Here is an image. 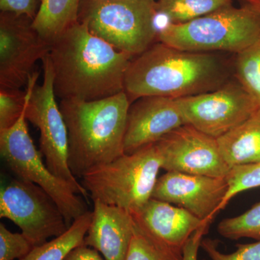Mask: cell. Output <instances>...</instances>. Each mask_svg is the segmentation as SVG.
Here are the masks:
<instances>
[{
    "instance_id": "obj_22",
    "label": "cell",
    "mask_w": 260,
    "mask_h": 260,
    "mask_svg": "<svg viewBox=\"0 0 260 260\" xmlns=\"http://www.w3.org/2000/svg\"><path fill=\"white\" fill-rule=\"evenodd\" d=\"M40 73L34 71L29 77L25 91L20 89L0 88V130L12 127L25 110L29 95L37 85Z\"/></svg>"
},
{
    "instance_id": "obj_9",
    "label": "cell",
    "mask_w": 260,
    "mask_h": 260,
    "mask_svg": "<svg viewBox=\"0 0 260 260\" xmlns=\"http://www.w3.org/2000/svg\"><path fill=\"white\" fill-rule=\"evenodd\" d=\"M0 218L21 229L35 246L62 235L69 229L64 215L50 195L40 186L14 179L0 191Z\"/></svg>"
},
{
    "instance_id": "obj_10",
    "label": "cell",
    "mask_w": 260,
    "mask_h": 260,
    "mask_svg": "<svg viewBox=\"0 0 260 260\" xmlns=\"http://www.w3.org/2000/svg\"><path fill=\"white\" fill-rule=\"evenodd\" d=\"M176 102L186 124L216 139L260 109L238 80Z\"/></svg>"
},
{
    "instance_id": "obj_19",
    "label": "cell",
    "mask_w": 260,
    "mask_h": 260,
    "mask_svg": "<svg viewBox=\"0 0 260 260\" xmlns=\"http://www.w3.org/2000/svg\"><path fill=\"white\" fill-rule=\"evenodd\" d=\"M92 215V211L88 210L76 219L62 235L35 246L28 254L19 260H64L73 249L84 244Z\"/></svg>"
},
{
    "instance_id": "obj_15",
    "label": "cell",
    "mask_w": 260,
    "mask_h": 260,
    "mask_svg": "<svg viewBox=\"0 0 260 260\" xmlns=\"http://www.w3.org/2000/svg\"><path fill=\"white\" fill-rule=\"evenodd\" d=\"M186 124L176 99L145 96L130 104L124 139V153L131 154L155 144Z\"/></svg>"
},
{
    "instance_id": "obj_24",
    "label": "cell",
    "mask_w": 260,
    "mask_h": 260,
    "mask_svg": "<svg viewBox=\"0 0 260 260\" xmlns=\"http://www.w3.org/2000/svg\"><path fill=\"white\" fill-rule=\"evenodd\" d=\"M225 179L229 190L224 198L221 210L239 193L260 186V162L233 167Z\"/></svg>"
},
{
    "instance_id": "obj_27",
    "label": "cell",
    "mask_w": 260,
    "mask_h": 260,
    "mask_svg": "<svg viewBox=\"0 0 260 260\" xmlns=\"http://www.w3.org/2000/svg\"><path fill=\"white\" fill-rule=\"evenodd\" d=\"M42 0H0L1 12L25 16L34 20Z\"/></svg>"
},
{
    "instance_id": "obj_5",
    "label": "cell",
    "mask_w": 260,
    "mask_h": 260,
    "mask_svg": "<svg viewBox=\"0 0 260 260\" xmlns=\"http://www.w3.org/2000/svg\"><path fill=\"white\" fill-rule=\"evenodd\" d=\"M260 37V13L244 4L227 5L185 23H168L160 29L159 42L180 50L238 53Z\"/></svg>"
},
{
    "instance_id": "obj_18",
    "label": "cell",
    "mask_w": 260,
    "mask_h": 260,
    "mask_svg": "<svg viewBox=\"0 0 260 260\" xmlns=\"http://www.w3.org/2000/svg\"><path fill=\"white\" fill-rule=\"evenodd\" d=\"M83 0H42L32 27L41 37L51 44L77 23Z\"/></svg>"
},
{
    "instance_id": "obj_32",
    "label": "cell",
    "mask_w": 260,
    "mask_h": 260,
    "mask_svg": "<svg viewBox=\"0 0 260 260\" xmlns=\"http://www.w3.org/2000/svg\"><path fill=\"white\" fill-rule=\"evenodd\" d=\"M101 1H110V0H101Z\"/></svg>"
},
{
    "instance_id": "obj_21",
    "label": "cell",
    "mask_w": 260,
    "mask_h": 260,
    "mask_svg": "<svg viewBox=\"0 0 260 260\" xmlns=\"http://www.w3.org/2000/svg\"><path fill=\"white\" fill-rule=\"evenodd\" d=\"M236 76L260 108V37L249 47L238 53Z\"/></svg>"
},
{
    "instance_id": "obj_23",
    "label": "cell",
    "mask_w": 260,
    "mask_h": 260,
    "mask_svg": "<svg viewBox=\"0 0 260 260\" xmlns=\"http://www.w3.org/2000/svg\"><path fill=\"white\" fill-rule=\"evenodd\" d=\"M218 234L232 240L250 238L260 240V202L239 216L223 219L217 228Z\"/></svg>"
},
{
    "instance_id": "obj_31",
    "label": "cell",
    "mask_w": 260,
    "mask_h": 260,
    "mask_svg": "<svg viewBox=\"0 0 260 260\" xmlns=\"http://www.w3.org/2000/svg\"><path fill=\"white\" fill-rule=\"evenodd\" d=\"M243 2L260 13V0H243Z\"/></svg>"
},
{
    "instance_id": "obj_16",
    "label": "cell",
    "mask_w": 260,
    "mask_h": 260,
    "mask_svg": "<svg viewBox=\"0 0 260 260\" xmlns=\"http://www.w3.org/2000/svg\"><path fill=\"white\" fill-rule=\"evenodd\" d=\"M92 220L84 245L93 248L105 260H124L135 234L133 215L119 207L93 201Z\"/></svg>"
},
{
    "instance_id": "obj_20",
    "label": "cell",
    "mask_w": 260,
    "mask_h": 260,
    "mask_svg": "<svg viewBox=\"0 0 260 260\" xmlns=\"http://www.w3.org/2000/svg\"><path fill=\"white\" fill-rule=\"evenodd\" d=\"M232 0H157L156 9L169 23H185L232 5Z\"/></svg>"
},
{
    "instance_id": "obj_14",
    "label": "cell",
    "mask_w": 260,
    "mask_h": 260,
    "mask_svg": "<svg viewBox=\"0 0 260 260\" xmlns=\"http://www.w3.org/2000/svg\"><path fill=\"white\" fill-rule=\"evenodd\" d=\"M228 190L225 178L167 172L158 178L152 198L177 205L200 220L212 222L221 210Z\"/></svg>"
},
{
    "instance_id": "obj_28",
    "label": "cell",
    "mask_w": 260,
    "mask_h": 260,
    "mask_svg": "<svg viewBox=\"0 0 260 260\" xmlns=\"http://www.w3.org/2000/svg\"><path fill=\"white\" fill-rule=\"evenodd\" d=\"M124 260H160L153 248L147 242L144 237L137 231L135 234L129 249Z\"/></svg>"
},
{
    "instance_id": "obj_13",
    "label": "cell",
    "mask_w": 260,
    "mask_h": 260,
    "mask_svg": "<svg viewBox=\"0 0 260 260\" xmlns=\"http://www.w3.org/2000/svg\"><path fill=\"white\" fill-rule=\"evenodd\" d=\"M167 172L225 178L231 168L222 157L216 138L184 124L155 143Z\"/></svg>"
},
{
    "instance_id": "obj_29",
    "label": "cell",
    "mask_w": 260,
    "mask_h": 260,
    "mask_svg": "<svg viewBox=\"0 0 260 260\" xmlns=\"http://www.w3.org/2000/svg\"><path fill=\"white\" fill-rule=\"evenodd\" d=\"M210 224H205L200 228L188 239L183 249V260H198V251L201 245L202 240L208 232Z\"/></svg>"
},
{
    "instance_id": "obj_3",
    "label": "cell",
    "mask_w": 260,
    "mask_h": 260,
    "mask_svg": "<svg viewBox=\"0 0 260 260\" xmlns=\"http://www.w3.org/2000/svg\"><path fill=\"white\" fill-rule=\"evenodd\" d=\"M130 104L124 91L100 100H61L69 140L68 164L75 177L81 179L88 171L124 155Z\"/></svg>"
},
{
    "instance_id": "obj_6",
    "label": "cell",
    "mask_w": 260,
    "mask_h": 260,
    "mask_svg": "<svg viewBox=\"0 0 260 260\" xmlns=\"http://www.w3.org/2000/svg\"><path fill=\"white\" fill-rule=\"evenodd\" d=\"M157 14L155 0H83L78 21L117 50L135 57L158 37Z\"/></svg>"
},
{
    "instance_id": "obj_30",
    "label": "cell",
    "mask_w": 260,
    "mask_h": 260,
    "mask_svg": "<svg viewBox=\"0 0 260 260\" xmlns=\"http://www.w3.org/2000/svg\"><path fill=\"white\" fill-rule=\"evenodd\" d=\"M64 260H105L100 253L93 248L83 245L73 249Z\"/></svg>"
},
{
    "instance_id": "obj_17",
    "label": "cell",
    "mask_w": 260,
    "mask_h": 260,
    "mask_svg": "<svg viewBox=\"0 0 260 260\" xmlns=\"http://www.w3.org/2000/svg\"><path fill=\"white\" fill-rule=\"evenodd\" d=\"M217 142L222 157L231 169L260 162V109L217 138Z\"/></svg>"
},
{
    "instance_id": "obj_8",
    "label": "cell",
    "mask_w": 260,
    "mask_h": 260,
    "mask_svg": "<svg viewBox=\"0 0 260 260\" xmlns=\"http://www.w3.org/2000/svg\"><path fill=\"white\" fill-rule=\"evenodd\" d=\"M44 80L34 87L25 109V117L40 132V151L54 175L72 186L75 192L88 198V191L73 175L68 164L69 140L66 124L56 102L54 73L49 54L42 59Z\"/></svg>"
},
{
    "instance_id": "obj_7",
    "label": "cell",
    "mask_w": 260,
    "mask_h": 260,
    "mask_svg": "<svg viewBox=\"0 0 260 260\" xmlns=\"http://www.w3.org/2000/svg\"><path fill=\"white\" fill-rule=\"evenodd\" d=\"M25 109L26 107L14 125L0 130V153L19 179L37 184L50 195L70 227L76 219L88 211V207L83 197L54 175L43 160L42 152L36 148L29 135Z\"/></svg>"
},
{
    "instance_id": "obj_4",
    "label": "cell",
    "mask_w": 260,
    "mask_h": 260,
    "mask_svg": "<svg viewBox=\"0 0 260 260\" xmlns=\"http://www.w3.org/2000/svg\"><path fill=\"white\" fill-rule=\"evenodd\" d=\"M161 169L155 143L88 171L81 184L93 201L119 207L133 215L151 199Z\"/></svg>"
},
{
    "instance_id": "obj_25",
    "label": "cell",
    "mask_w": 260,
    "mask_h": 260,
    "mask_svg": "<svg viewBox=\"0 0 260 260\" xmlns=\"http://www.w3.org/2000/svg\"><path fill=\"white\" fill-rule=\"evenodd\" d=\"M35 247L23 233H13L0 224V260L20 259Z\"/></svg>"
},
{
    "instance_id": "obj_2",
    "label": "cell",
    "mask_w": 260,
    "mask_h": 260,
    "mask_svg": "<svg viewBox=\"0 0 260 260\" xmlns=\"http://www.w3.org/2000/svg\"><path fill=\"white\" fill-rule=\"evenodd\" d=\"M229 70L212 53L153 44L132 59L124 80L130 102L145 96L177 99L212 91L228 81Z\"/></svg>"
},
{
    "instance_id": "obj_11",
    "label": "cell",
    "mask_w": 260,
    "mask_h": 260,
    "mask_svg": "<svg viewBox=\"0 0 260 260\" xmlns=\"http://www.w3.org/2000/svg\"><path fill=\"white\" fill-rule=\"evenodd\" d=\"M51 44L32 27V20L0 13V88L20 89L28 83L38 61L50 51Z\"/></svg>"
},
{
    "instance_id": "obj_12",
    "label": "cell",
    "mask_w": 260,
    "mask_h": 260,
    "mask_svg": "<svg viewBox=\"0 0 260 260\" xmlns=\"http://www.w3.org/2000/svg\"><path fill=\"white\" fill-rule=\"evenodd\" d=\"M133 217L137 231L160 260H183L188 239L200 228L211 223L184 208L153 198Z\"/></svg>"
},
{
    "instance_id": "obj_26",
    "label": "cell",
    "mask_w": 260,
    "mask_h": 260,
    "mask_svg": "<svg viewBox=\"0 0 260 260\" xmlns=\"http://www.w3.org/2000/svg\"><path fill=\"white\" fill-rule=\"evenodd\" d=\"M218 245V241L207 238L202 240L200 247L209 260H260V240L251 244H238L237 250L230 254L221 252Z\"/></svg>"
},
{
    "instance_id": "obj_33",
    "label": "cell",
    "mask_w": 260,
    "mask_h": 260,
    "mask_svg": "<svg viewBox=\"0 0 260 260\" xmlns=\"http://www.w3.org/2000/svg\"><path fill=\"white\" fill-rule=\"evenodd\" d=\"M242 1H243V0H242Z\"/></svg>"
},
{
    "instance_id": "obj_1",
    "label": "cell",
    "mask_w": 260,
    "mask_h": 260,
    "mask_svg": "<svg viewBox=\"0 0 260 260\" xmlns=\"http://www.w3.org/2000/svg\"><path fill=\"white\" fill-rule=\"evenodd\" d=\"M54 89L61 100L95 101L124 91L133 56L93 35L78 21L51 44Z\"/></svg>"
}]
</instances>
